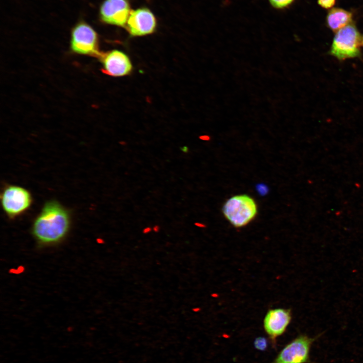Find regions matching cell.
Wrapping results in <instances>:
<instances>
[{"label":"cell","mask_w":363,"mask_h":363,"mask_svg":"<svg viewBox=\"0 0 363 363\" xmlns=\"http://www.w3.org/2000/svg\"><path fill=\"white\" fill-rule=\"evenodd\" d=\"M70 224L69 211L56 201H49L34 220L32 233L40 243L53 244L66 236Z\"/></svg>","instance_id":"1"},{"label":"cell","mask_w":363,"mask_h":363,"mask_svg":"<svg viewBox=\"0 0 363 363\" xmlns=\"http://www.w3.org/2000/svg\"><path fill=\"white\" fill-rule=\"evenodd\" d=\"M361 45L362 37L352 22L335 32L329 53L340 61L358 57Z\"/></svg>","instance_id":"2"},{"label":"cell","mask_w":363,"mask_h":363,"mask_svg":"<svg viewBox=\"0 0 363 363\" xmlns=\"http://www.w3.org/2000/svg\"><path fill=\"white\" fill-rule=\"evenodd\" d=\"M223 215L234 227L240 228L253 221L258 213V206L255 200L246 195L233 196L223 204Z\"/></svg>","instance_id":"3"},{"label":"cell","mask_w":363,"mask_h":363,"mask_svg":"<svg viewBox=\"0 0 363 363\" xmlns=\"http://www.w3.org/2000/svg\"><path fill=\"white\" fill-rule=\"evenodd\" d=\"M1 205L5 213L11 219L26 212L31 206L32 197L27 189L16 185H7L1 195Z\"/></svg>","instance_id":"4"},{"label":"cell","mask_w":363,"mask_h":363,"mask_svg":"<svg viewBox=\"0 0 363 363\" xmlns=\"http://www.w3.org/2000/svg\"><path fill=\"white\" fill-rule=\"evenodd\" d=\"M70 46L72 51L79 54L99 57V40L96 32L88 24L80 22L71 32Z\"/></svg>","instance_id":"5"},{"label":"cell","mask_w":363,"mask_h":363,"mask_svg":"<svg viewBox=\"0 0 363 363\" xmlns=\"http://www.w3.org/2000/svg\"><path fill=\"white\" fill-rule=\"evenodd\" d=\"M315 338L300 335L287 344L271 363H307Z\"/></svg>","instance_id":"6"},{"label":"cell","mask_w":363,"mask_h":363,"mask_svg":"<svg viewBox=\"0 0 363 363\" xmlns=\"http://www.w3.org/2000/svg\"><path fill=\"white\" fill-rule=\"evenodd\" d=\"M131 11L128 0H104L100 8L99 16L105 24L125 27Z\"/></svg>","instance_id":"7"},{"label":"cell","mask_w":363,"mask_h":363,"mask_svg":"<svg viewBox=\"0 0 363 363\" xmlns=\"http://www.w3.org/2000/svg\"><path fill=\"white\" fill-rule=\"evenodd\" d=\"M156 25L153 13L147 8H141L131 11L127 29L132 36H141L152 33Z\"/></svg>","instance_id":"8"},{"label":"cell","mask_w":363,"mask_h":363,"mask_svg":"<svg viewBox=\"0 0 363 363\" xmlns=\"http://www.w3.org/2000/svg\"><path fill=\"white\" fill-rule=\"evenodd\" d=\"M291 320L289 309L276 308L267 312L263 320L264 329L274 345L277 338L285 332Z\"/></svg>","instance_id":"9"},{"label":"cell","mask_w":363,"mask_h":363,"mask_svg":"<svg viewBox=\"0 0 363 363\" xmlns=\"http://www.w3.org/2000/svg\"><path fill=\"white\" fill-rule=\"evenodd\" d=\"M98 57L102 64V71L109 76H124L130 74L132 70L129 57L118 50L101 53Z\"/></svg>","instance_id":"10"},{"label":"cell","mask_w":363,"mask_h":363,"mask_svg":"<svg viewBox=\"0 0 363 363\" xmlns=\"http://www.w3.org/2000/svg\"><path fill=\"white\" fill-rule=\"evenodd\" d=\"M352 13L340 8L330 9L326 16V24L333 32H337L352 22Z\"/></svg>","instance_id":"11"},{"label":"cell","mask_w":363,"mask_h":363,"mask_svg":"<svg viewBox=\"0 0 363 363\" xmlns=\"http://www.w3.org/2000/svg\"><path fill=\"white\" fill-rule=\"evenodd\" d=\"M295 0H268L270 5L274 9L283 10L290 7Z\"/></svg>","instance_id":"12"},{"label":"cell","mask_w":363,"mask_h":363,"mask_svg":"<svg viewBox=\"0 0 363 363\" xmlns=\"http://www.w3.org/2000/svg\"><path fill=\"white\" fill-rule=\"evenodd\" d=\"M254 347L259 350L264 351L268 346V341L264 337H259L255 339L254 342Z\"/></svg>","instance_id":"13"},{"label":"cell","mask_w":363,"mask_h":363,"mask_svg":"<svg viewBox=\"0 0 363 363\" xmlns=\"http://www.w3.org/2000/svg\"><path fill=\"white\" fill-rule=\"evenodd\" d=\"M318 5L322 8L328 9L332 8L336 4V0H317Z\"/></svg>","instance_id":"14"},{"label":"cell","mask_w":363,"mask_h":363,"mask_svg":"<svg viewBox=\"0 0 363 363\" xmlns=\"http://www.w3.org/2000/svg\"><path fill=\"white\" fill-rule=\"evenodd\" d=\"M152 230V228L149 226L144 228L143 230V233L144 234H147L150 233Z\"/></svg>","instance_id":"15"},{"label":"cell","mask_w":363,"mask_h":363,"mask_svg":"<svg viewBox=\"0 0 363 363\" xmlns=\"http://www.w3.org/2000/svg\"><path fill=\"white\" fill-rule=\"evenodd\" d=\"M152 230L155 232H159L160 230V226L158 225H154L152 228Z\"/></svg>","instance_id":"16"},{"label":"cell","mask_w":363,"mask_h":363,"mask_svg":"<svg viewBox=\"0 0 363 363\" xmlns=\"http://www.w3.org/2000/svg\"><path fill=\"white\" fill-rule=\"evenodd\" d=\"M180 150L184 153H188L189 152V149L187 146L182 147Z\"/></svg>","instance_id":"17"},{"label":"cell","mask_w":363,"mask_h":363,"mask_svg":"<svg viewBox=\"0 0 363 363\" xmlns=\"http://www.w3.org/2000/svg\"><path fill=\"white\" fill-rule=\"evenodd\" d=\"M195 226H198V227H205V225H204V224H202V223H199V222H195Z\"/></svg>","instance_id":"18"},{"label":"cell","mask_w":363,"mask_h":363,"mask_svg":"<svg viewBox=\"0 0 363 363\" xmlns=\"http://www.w3.org/2000/svg\"><path fill=\"white\" fill-rule=\"evenodd\" d=\"M200 138L201 139L204 140H208L209 139V137L206 136H201V137H200Z\"/></svg>","instance_id":"19"},{"label":"cell","mask_w":363,"mask_h":363,"mask_svg":"<svg viewBox=\"0 0 363 363\" xmlns=\"http://www.w3.org/2000/svg\"><path fill=\"white\" fill-rule=\"evenodd\" d=\"M192 310L195 312H197L200 311V309L199 308H194L192 309Z\"/></svg>","instance_id":"20"},{"label":"cell","mask_w":363,"mask_h":363,"mask_svg":"<svg viewBox=\"0 0 363 363\" xmlns=\"http://www.w3.org/2000/svg\"><path fill=\"white\" fill-rule=\"evenodd\" d=\"M362 45L363 46V35L362 36Z\"/></svg>","instance_id":"21"}]
</instances>
